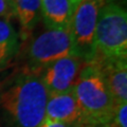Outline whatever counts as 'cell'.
Returning <instances> with one entry per match:
<instances>
[{"instance_id":"obj_1","label":"cell","mask_w":127,"mask_h":127,"mask_svg":"<svg viewBox=\"0 0 127 127\" xmlns=\"http://www.w3.org/2000/svg\"><path fill=\"white\" fill-rule=\"evenodd\" d=\"M48 98L40 72L19 67L0 85V127H38Z\"/></svg>"},{"instance_id":"obj_2","label":"cell","mask_w":127,"mask_h":127,"mask_svg":"<svg viewBox=\"0 0 127 127\" xmlns=\"http://www.w3.org/2000/svg\"><path fill=\"white\" fill-rule=\"evenodd\" d=\"M78 107L79 123L96 126L110 123L117 104L101 73L91 64H84L74 86Z\"/></svg>"},{"instance_id":"obj_3","label":"cell","mask_w":127,"mask_h":127,"mask_svg":"<svg viewBox=\"0 0 127 127\" xmlns=\"http://www.w3.org/2000/svg\"><path fill=\"white\" fill-rule=\"evenodd\" d=\"M28 37L17 54L23 68L40 71L56 59L70 55L77 56L69 29H47Z\"/></svg>"},{"instance_id":"obj_4","label":"cell","mask_w":127,"mask_h":127,"mask_svg":"<svg viewBox=\"0 0 127 127\" xmlns=\"http://www.w3.org/2000/svg\"><path fill=\"white\" fill-rule=\"evenodd\" d=\"M109 57L127 58V13L114 2H107L100 11L91 61Z\"/></svg>"},{"instance_id":"obj_5","label":"cell","mask_w":127,"mask_h":127,"mask_svg":"<svg viewBox=\"0 0 127 127\" xmlns=\"http://www.w3.org/2000/svg\"><path fill=\"white\" fill-rule=\"evenodd\" d=\"M106 3V0H81L75 5L69 30L77 56L85 64L92 58L95 27L100 11Z\"/></svg>"},{"instance_id":"obj_6","label":"cell","mask_w":127,"mask_h":127,"mask_svg":"<svg viewBox=\"0 0 127 127\" xmlns=\"http://www.w3.org/2000/svg\"><path fill=\"white\" fill-rule=\"evenodd\" d=\"M84 64L81 57L70 55L56 59L42 68L39 72L49 95L72 90Z\"/></svg>"},{"instance_id":"obj_7","label":"cell","mask_w":127,"mask_h":127,"mask_svg":"<svg viewBox=\"0 0 127 127\" xmlns=\"http://www.w3.org/2000/svg\"><path fill=\"white\" fill-rule=\"evenodd\" d=\"M87 64L101 73L117 105L127 103V58H95Z\"/></svg>"},{"instance_id":"obj_8","label":"cell","mask_w":127,"mask_h":127,"mask_svg":"<svg viewBox=\"0 0 127 127\" xmlns=\"http://www.w3.org/2000/svg\"><path fill=\"white\" fill-rule=\"evenodd\" d=\"M45 119L68 124L79 123L81 110L78 107L74 88L68 92L49 95L46 106Z\"/></svg>"},{"instance_id":"obj_9","label":"cell","mask_w":127,"mask_h":127,"mask_svg":"<svg viewBox=\"0 0 127 127\" xmlns=\"http://www.w3.org/2000/svg\"><path fill=\"white\" fill-rule=\"evenodd\" d=\"M74 9L71 0H41L40 18L47 29H70Z\"/></svg>"},{"instance_id":"obj_10","label":"cell","mask_w":127,"mask_h":127,"mask_svg":"<svg viewBox=\"0 0 127 127\" xmlns=\"http://www.w3.org/2000/svg\"><path fill=\"white\" fill-rule=\"evenodd\" d=\"M20 41L17 31L10 20L0 18V70L4 69L17 56Z\"/></svg>"},{"instance_id":"obj_11","label":"cell","mask_w":127,"mask_h":127,"mask_svg":"<svg viewBox=\"0 0 127 127\" xmlns=\"http://www.w3.org/2000/svg\"><path fill=\"white\" fill-rule=\"evenodd\" d=\"M15 17L18 18L23 36H30V32L40 19L41 0H12Z\"/></svg>"},{"instance_id":"obj_12","label":"cell","mask_w":127,"mask_h":127,"mask_svg":"<svg viewBox=\"0 0 127 127\" xmlns=\"http://www.w3.org/2000/svg\"><path fill=\"white\" fill-rule=\"evenodd\" d=\"M108 125L111 127H127V103L117 105L113 117Z\"/></svg>"},{"instance_id":"obj_13","label":"cell","mask_w":127,"mask_h":127,"mask_svg":"<svg viewBox=\"0 0 127 127\" xmlns=\"http://www.w3.org/2000/svg\"><path fill=\"white\" fill-rule=\"evenodd\" d=\"M15 17V10L12 0H0V18L10 20Z\"/></svg>"},{"instance_id":"obj_14","label":"cell","mask_w":127,"mask_h":127,"mask_svg":"<svg viewBox=\"0 0 127 127\" xmlns=\"http://www.w3.org/2000/svg\"><path fill=\"white\" fill-rule=\"evenodd\" d=\"M77 123H73V124H68V123H62V122H54L50 120H45L38 127H74Z\"/></svg>"},{"instance_id":"obj_15","label":"cell","mask_w":127,"mask_h":127,"mask_svg":"<svg viewBox=\"0 0 127 127\" xmlns=\"http://www.w3.org/2000/svg\"><path fill=\"white\" fill-rule=\"evenodd\" d=\"M83 127H111L108 124H105V125H96V126H83Z\"/></svg>"},{"instance_id":"obj_16","label":"cell","mask_w":127,"mask_h":127,"mask_svg":"<svg viewBox=\"0 0 127 127\" xmlns=\"http://www.w3.org/2000/svg\"><path fill=\"white\" fill-rule=\"evenodd\" d=\"M71 1H72V2H73V4H75V5H76V4H77V3H78L79 1H81V0H71Z\"/></svg>"},{"instance_id":"obj_17","label":"cell","mask_w":127,"mask_h":127,"mask_svg":"<svg viewBox=\"0 0 127 127\" xmlns=\"http://www.w3.org/2000/svg\"><path fill=\"white\" fill-rule=\"evenodd\" d=\"M74 127H83V125L81 124V123H77V124H76V125H75Z\"/></svg>"},{"instance_id":"obj_18","label":"cell","mask_w":127,"mask_h":127,"mask_svg":"<svg viewBox=\"0 0 127 127\" xmlns=\"http://www.w3.org/2000/svg\"><path fill=\"white\" fill-rule=\"evenodd\" d=\"M107 2H113V0H106Z\"/></svg>"}]
</instances>
